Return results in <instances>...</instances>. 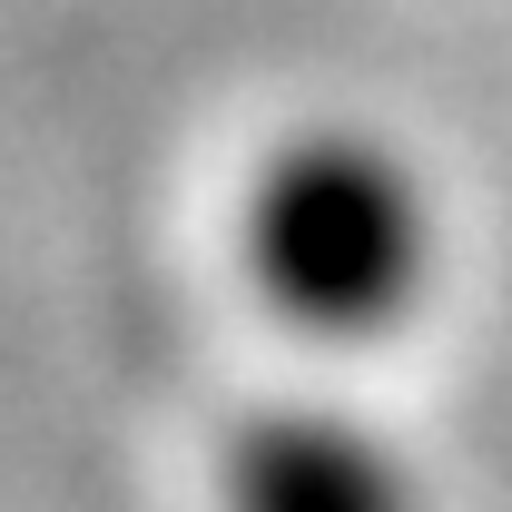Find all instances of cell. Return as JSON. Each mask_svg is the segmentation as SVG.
<instances>
[{
  "label": "cell",
  "mask_w": 512,
  "mask_h": 512,
  "mask_svg": "<svg viewBox=\"0 0 512 512\" xmlns=\"http://www.w3.org/2000/svg\"><path fill=\"white\" fill-rule=\"evenodd\" d=\"M247 276L306 335H384L434 276V197L375 128H306L247 188Z\"/></svg>",
  "instance_id": "6da1fadb"
},
{
  "label": "cell",
  "mask_w": 512,
  "mask_h": 512,
  "mask_svg": "<svg viewBox=\"0 0 512 512\" xmlns=\"http://www.w3.org/2000/svg\"><path fill=\"white\" fill-rule=\"evenodd\" d=\"M227 512H424L404 453L335 404H266L227 444Z\"/></svg>",
  "instance_id": "7a4b0ae2"
}]
</instances>
